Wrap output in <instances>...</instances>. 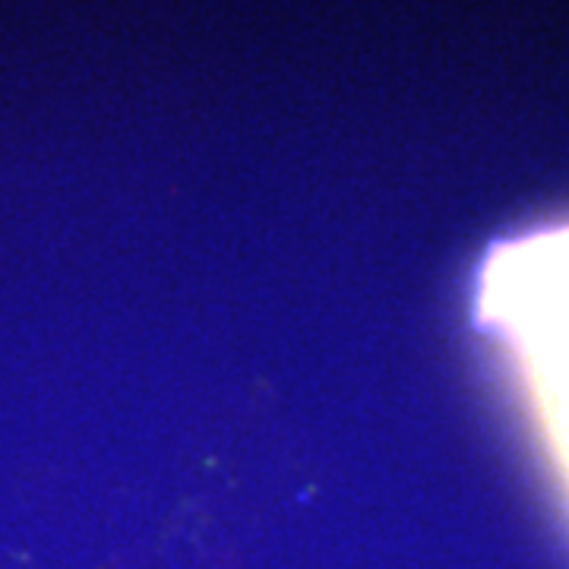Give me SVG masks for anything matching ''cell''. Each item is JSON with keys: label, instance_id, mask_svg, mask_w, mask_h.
Returning a JSON list of instances; mask_svg holds the SVG:
<instances>
[{"label": "cell", "instance_id": "obj_1", "mask_svg": "<svg viewBox=\"0 0 569 569\" xmlns=\"http://www.w3.org/2000/svg\"><path fill=\"white\" fill-rule=\"evenodd\" d=\"M481 320L512 351L535 425L569 490V222L490 250Z\"/></svg>", "mask_w": 569, "mask_h": 569}]
</instances>
